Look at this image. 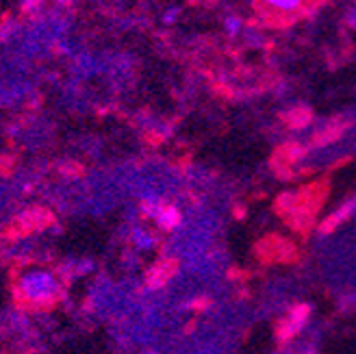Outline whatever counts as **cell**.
I'll list each match as a JSON object with an SVG mask.
<instances>
[{
	"mask_svg": "<svg viewBox=\"0 0 356 354\" xmlns=\"http://www.w3.org/2000/svg\"><path fill=\"white\" fill-rule=\"evenodd\" d=\"M17 298L33 307L52 305L59 298V280L46 270L26 272L17 282Z\"/></svg>",
	"mask_w": 356,
	"mask_h": 354,
	"instance_id": "6da1fadb",
	"label": "cell"
},
{
	"mask_svg": "<svg viewBox=\"0 0 356 354\" xmlns=\"http://www.w3.org/2000/svg\"><path fill=\"white\" fill-rule=\"evenodd\" d=\"M322 3L324 0H257V9L263 13L267 22L287 24L307 15Z\"/></svg>",
	"mask_w": 356,
	"mask_h": 354,
	"instance_id": "7a4b0ae2",
	"label": "cell"
},
{
	"mask_svg": "<svg viewBox=\"0 0 356 354\" xmlns=\"http://www.w3.org/2000/svg\"><path fill=\"white\" fill-rule=\"evenodd\" d=\"M257 257L263 263H293L298 259V250L289 239L267 235L257 243Z\"/></svg>",
	"mask_w": 356,
	"mask_h": 354,
	"instance_id": "3957f363",
	"label": "cell"
},
{
	"mask_svg": "<svg viewBox=\"0 0 356 354\" xmlns=\"http://www.w3.org/2000/svg\"><path fill=\"white\" fill-rule=\"evenodd\" d=\"M328 183L326 181H315L309 183L307 187H302L296 193V202H293V211H302V214L309 216H317L319 209L324 207V200L328 196Z\"/></svg>",
	"mask_w": 356,
	"mask_h": 354,
	"instance_id": "277c9868",
	"label": "cell"
},
{
	"mask_svg": "<svg viewBox=\"0 0 356 354\" xmlns=\"http://www.w3.org/2000/svg\"><path fill=\"white\" fill-rule=\"evenodd\" d=\"M309 307L307 305H302V307H296L293 311H291V315L284 320L280 326H278V330H276V335H278V339L280 341H287V339H291L293 335L305 326V322H307V317H309Z\"/></svg>",
	"mask_w": 356,
	"mask_h": 354,
	"instance_id": "5b68a950",
	"label": "cell"
},
{
	"mask_svg": "<svg viewBox=\"0 0 356 354\" xmlns=\"http://www.w3.org/2000/svg\"><path fill=\"white\" fill-rule=\"evenodd\" d=\"M305 154V150H302L300 146H296V144H287V146H282L280 150H276V154H274V170L280 174V176H284V174H289V168L298 161V159Z\"/></svg>",
	"mask_w": 356,
	"mask_h": 354,
	"instance_id": "8992f818",
	"label": "cell"
},
{
	"mask_svg": "<svg viewBox=\"0 0 356 354\" xmlns=\"http://www.w3.org/2000/svg\"><path fill=\"white\" fill-rule=\"evenodd\" d=\"M174 274H176V261L168 259V261H161L154 265V270L148 274V282L152 287H163Z\"/></svg>",
	"mask_w": 356,
	"mask_h": 354,
	"instance_id": "52a82bcc",
	"label": "cell"
},
{
	"mask_svg": "<svg viewBox=\"0 0 356 354\" xmlns=\"http://www.w3.org/2000/svg\"><path fill=\"white\" fill-rule=\"evenodd\" d=\"M354 209H356V200H352V202L343 204L341 209H337L328 220H324V222H322V226H319V231L326 233V235H328V233H332L337 226H339L343 220H348V218L354 214Z\"/></svg>",
	"mask_w": 356,
	"mask_h": 354,
	"instance_id": "ba28073f",
	"label": "cell"
},
{
	"mask_svg": "<svg viewBox=\"0 0 356 354\" xmlns=\"http://www.w3.org/2000/svg\"><path fill=\"white\" fill-rule=\"evenodd\" d=\"M159 222H161L165 228H172V226H176L178 224V211L176 209H172V207H165V209H161L159 211Z\"/></svg>",
	"mask_w": 356,
	"mask_h": 354,
	"instance_id": "9c48e42d",
	"label": "cell"
}]
</instances>
